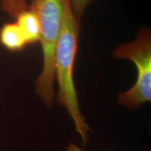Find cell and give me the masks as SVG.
<instances>
[{"mask_svg":"<svg viewBox=\"0 0 151 151\" xmlns=\"http://www.w3.org/2000/svg\"><path fill=\"white\" fill-rule=\"evenodd\" d=\"M80 32L81 24L73 14L71 0H67L64 9L61 32L55 52V76L59 89L57 102L66 109L85 145L90 129L81 113L73 79Z\"/></svg>","mask_w":151,"mask_h":151,"instance_id":"cell-1","label":"cell"},{"mask_svg":"<svg viewBox=\"0 0 151 151\" xmlns=\"http://www.w3.org/2000/svg\"><path fill=\"white\" fill-rule=\"evenodd\" d=\"M67 0H31L29 9L39 20L43 51V68L36 81V92L48 108L55 97V52L61 32L64 9Z\"/></svg>","mask_w":151,"mask_h":151,"instance_id":"cell-2","label":"cell"},{"mask_svg":"<svg viewBox=\"0 0 151 151\" xmlns=\"http://www.w3.org/2000/svg\"><path fill=\"white\" fill-rule=\"evenodd\" d=\"M116 59L130 60L137 68L135 84L127 91L119 94L118 102L130 111L140 108L151 100V32L141 27L134 41L116 47L112 52Z\"/></svg>","mask_w":151,"mask_h":151,"instance_id":"cell-3","label":"cell"},{"mask_svg":"<svg viewBox=\"0 0 151 151\" xmlns=\"http://www.w3.org/2000/svg\"><path fill=\"white\" fill-rule=\"evenodd\" d=\"M16 20V24L24 36L27 44H35L40 41L41 34L39 20L29 9L20 13Z\"/></svg>","mask_w":151,"mask_h":151,"instance_id":"cell-4","label":"cell"},{"mask_svg":"<svg viewBox=\"0 0 151 151\" xmlns=\"http://www.w3.org/2000/svg\"><path fill=\"white\" fill-rule=\"evenodd\" d=\"M0 43L12 52L20 51L27 45L16 22H8L1 27Z\"/></svg>","mask_w":151,"mask_h":151,"instance_id":"cell-5","label":"cell"},{"mask_svg":"<svg viewBox=\"0 0 151 151\" xmlns=\"http://www.w3.org/2000/svg\"><path fill=\"white\" fill-rule=\"evenodd\" d=\"M28 9V0H0L1 11L15 20L20 13Z\"/></svg>","mask_w":151,"mask_h":151,"instance_id":"cell-6","label":"cell"},{"mask_svg":"<svg viewBox=\"0 0 151 151\" xmlns=\"http://www.w3.org/2000/svg\"><path fill=\"white\" fill-rule=\"evenodd\" d=\"M97 0H71L73 11L77 21L81 24V19L83 16L87 8Z\"/></svg>","mask_w":151,"mask_h":151,"instance_id":"cell-7","label":"cell"},{"mask_svg":"<svg viewBox=\"0 0 151 151\" xmlns=\"http://www.w3.org/2000/svg\"><path fill=\"white\" fill-rule=\"evenodd\" d=\"M66 151H83L78 146L73 143H70L66 148Z\"/></svg>","mask_w":151,"mask_h":151,"instance_id":"cell-8","label":"cell"}]
</instances>
